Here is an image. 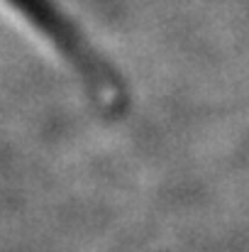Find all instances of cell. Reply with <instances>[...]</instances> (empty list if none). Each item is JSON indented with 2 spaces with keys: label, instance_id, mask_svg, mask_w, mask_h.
Segmentation results:
<instances>
[{
  "label": "cell",
  "instance_id": "cell-1",
  "mask_svg": "<svg viewBox=\"0 0 249 252\" xmlns=\"http://www.w3.org/2000/svg\"><path fill=\"white\" fill-rule=\"evenodd\" d=\"M5 5H10L12 12H17L25 22H29V27L39 34H44V39H49V44L66 54L69 62L85 74H93L95 81H103L98 69L95 57L90 54V49L79 39V34L74 32V27L64 20V15L49 2V0H2Z\"/></svg>",
  "mask_w": 249,
  "mask_h": 252
}]
</instances>
